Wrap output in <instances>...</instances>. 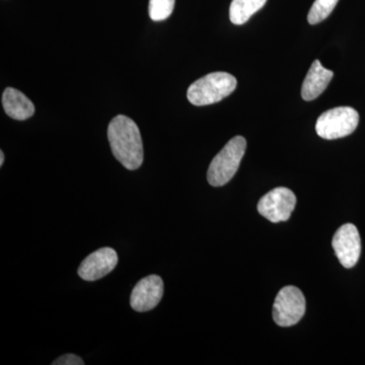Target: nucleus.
<instances>
[{"mask_svg":"<svg viewBox=\"0 0 365 365\" xmlns=\"http://www.w3.org/2000/svg\"><path fill=\"white\" fill-rule=\"evenodd\" d=\"M246 148L247 141L242 136H235L228 141L209 165L207 180L211 186L222 187L235 177Z\"/></svg>","mask_w":365,"mask_h":365,"instance_id":"3","label":"nucleus"},{"mask_svg":"<svg viewBox=\"0 0 365 365\" xmlns=\"http://www.w3.org/2000/svg\"><path fill=\"white\" fill-rule=\"evenodd\" d=\"M333 76V71H328L322 66L319 60H316L312 64L304 83H302V98L306 101L316 100L328 88Z\"/></svg>","mask_w":365,"mask_h":365,"instance_id":"10","label":"nucleus"},{"mask_svg":"<svg viewBox=\"0 0 365 365\" xmlns=\"http://www.w3.org/2000/svg\"><path fill=\"white\" fill-rule=\"evenodd\" d=\"M118 260L114 249L108 247L98 249L81 262L78 271L79 277L86 281L101 279L116 268Z\"/></svg>","mask_w":365,"mask_h":365,"instance_id":"8","label":"nucleus"},{"mask_svg":"<svg viewBox=\"0 0 365 365\" xmlns=\"http://www.w3.org/2000/svg\"><path fill=\"white\" fill-rule=\"evenodd\" d=\"M266 2L267 0H232L230 7V21L237 26L244 25Z\"/></svg>","mask_w":365,"mask_h":365,"instance_id":"12","label":"nucleus"},{"mask_svg":"<svg viewBox=\"0 0 365 365\" xmlns=\"http://www.w3.org/2000/svg\"><path fill=\"white\" fill-rule=\"evenodd\" d=\"M176 0H150L148 13L151 20L160 21L170 18L174 11Z\"/></svg>","mask_w":365,"mask_h":365,"instance_id":"14","label":"nucleus"},{"mask_svg":"<svg viewBox=\"0 0 365 365\" xmlns=\"http://www.w3.org/2000/svg\"><path fill=\"white\" fill-rule=\"evenodd\" d=\"M359 115L351 107H338L326 111L319 117L316 131L328 140L350 135L359 126Z\"/></svg>","mask_w":365,"mask_h":365,"instance_id":"4","label":"nucleus"},{"mask_svg":"<svg viewBox=\"0 0 365 365\" xmlns=\"http://www.w3.org/2000/svg\"><path fill=\"white\" fill-rule=\"evenodd\" d=\"M237 78L227 72H213L189 86L187 98L194 106H207L220 102L237 88Z\"/></svg>","mask_w":365,"mask_h":365,"instance_id":"2","label":"nucleus"},{"mask_svg":"<svg viewBox=\"0 0 365 365\" xmlns=\"http://www.w3.org/2000/svg\"><path fill=\"white\" fill-rule=\"evenodd\" d=\"M304 313L306 299L299 288L285 287L278 292L273 306V319L278 326H294Z\"/></svg>","mask_w":365,"mask_h":365,"instance_id":"5","label":"nucleus"},{"mask_svg":"<svg viewBox=\"0 0 365 365\" xmlns=\"http://www.w3.org/2000/svg\"><path fill=\"white\" fill-rule=\"evenodd\" d=\"M163 295V282L158 275H150L139 281L132 290L130 304L138 313L151 311L160 304Z\"/></svg>","mask_w":365,"mask_h":365,"instance_id":"9","label":"nucleus"},{"mask_svg":"<svg viewBox=\"0 0 365 365\" xmlns=\"http://www.w3.org/2000/svg\"><path fill=\"white\" fill-rule=\"evenodd\" d=\"M108 139L115 158L127 170L139 169L143 163V144L138 126L130 118L118 115L108 127Z\"/></svg>","mask_w":365,"mask_h":365,"instance_id":"1","label":"nucleus"},{"mask_svg":"<svg viewBox=\"0 0 365 365\" xmlns=\"http://www.w3.org/2000/svg\"><path fill=\"white\" fill-rule=\"evenodd\" d=\"M4 163V151H0V167H2Z\"/></svg>","mask_w":365,"mask_h":365,"instance_id":"16","label":"nucleus"},{"mask_svg":"<svg viewBox=\"0 0 365 365\" xmlns=\"http://www.w3.org/2000/svg\"><path fill=\"white\" fill-rule=\"evenodd\" d=\"M332 246L343 267H354L361 254V240L357 227L352 223L342 225L334 235Z\"/></svg>","mask_w":365,"mask_h":365,"instance_id":"7","label":"nucleus"},{"mask_svg":"<svg viewBox=\"0 0 365 365\" xmlns=\"http://www.w3.org/2000/svg\"><path fill=\"white\" fill-rule=\"evenodd\" d=\"M53 365H83L85 361L74 354H66L52 362Z\"/></svg>","mask_w":365,"mask_h":365,"instance_id":"15","label":"nucleus"},{"mask_svg":"<svg viewBox=\"0 0 365 365\" xmlns=\"http://www.w3.org/2000/svg\"><path fill=\"white\" fill-rule=\"evenodd\" d=\"M297 205L294 192L279 187L268 192L258 203L259 213L273 223L287 222Z\"/></svg>","mask_w":365,"mask_h":365,"instance_id":"6","label":"nucleus"},{"mask_svg":"<svg viewBox=\"0 0 365 365\" xmlns=\"http://www.w3.org/2000/svg\"><path fill=\"white\" fill-rule=\"evenodd\" d=\"M2 106L7 116L14 120L29 119L35 113V106L21 91L7 88L2 95Z\"/></svg>","mask_w":365,"mask_h":365,"instance_id":"11","label":"nucleus"},{"mask_svg":"<svg viewBox=\"0 0 365 365\" xmlns=\"http://www.w3.org/2000/svg\"><path fill=\"white\" fill-rule=\"evenodd\" d=\"M339 0H316L307 14V21L311 25H317L326 20L337 6Z\"/></svg>","mask_w":365,"mask_h":365,"instance_id":"13","label":"nucleus"}]
</instances>
